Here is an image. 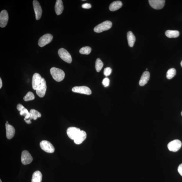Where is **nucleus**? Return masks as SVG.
Instances as JSON below:
<instances>
[{
    "label": "nucleus",
    "instance_id": "f257e3e1",
    "mask_svg": "<svg viewBox=\"0 0 182 182\" xmlns=\"http://www.w3.org/2000/svg\"><path fill=\"white\" fill-rule=\"evenodd\" d=\"M50 72L53 78L56 81L60 82L64 79L65 73L62 70L53 67L51 68Z\"/></svg>",
    "mask_w": 182,
    "mask_h": 182
},
{
    "label": "nucleus",
    "instance_id": "f03ea898",
    "mask_svg": "<svg viewBox=\"0 0 182 182\" xmlns=\"http://www.w3.org/2000/svg\"><path fill=\"white\" fill-rule=\"evenodd\" d=\"M112 25V22L109 21H106L97 25L94 27V32L96 33L102 32L110 29Z\"/></svg>",
    "mask_w": 182,
    "mask_h": 182
},
{
    "label": "nucleus",
    "instance_id": "7ed1b4c3",
    "mask_svg": "<svg viewBox=\"0 0 182 182\" xmlns=\"http://www.w3.org/2000/svg\"><path fill=\"white\" fill-rule=\"evenodd\" d=\"M58 54L60 58L65 62L68 63H72V57L66 49L63 48L60 49L58 51Z\"/></svg>",
    "mask_w": 182,
    "mask_h": 182
},
{
    "label": "nucleus",
    "instance_id": "20e7f679",
    "mask_svg": "<svg viewBox=\"0 0 182 182\" xmlns=\"http://www.w3.org/2000/svg\"><path fill=\"white\" fill-rule=\"evenodd\" d=\"M40 145L42 149L47 153H53L55 151L53 145L47 140L42 141L40 142Z\"/></svg>",
    "mask_w": 182,
    "mask_h": 182
},
{
    "label": "nucleus",
    "instance_id": "39448f33",
    "mask_svg": "<svg viewBox=\"0 0 182 182\" xmlns=\"http://www.w3.org/2000/svg\"><path fill=\"white\" fill-rule=\"evenodd\" d=\"M47 90L46 82L44 78H42L41 84L37 87L36 93L40 98H42L45 94Z\"/></svg>",
    "mask_w": 182,
    "mask_h": 182
},
{
    "label": "nucleus",
    "instance_id": "423d86ee",
    "mask_svg": "<svg viewBox=\"0 0 182 182\" xmlns=\"http://www.w3.org/2000/svg\"><path fill=\"white\" fill-rule=\"evenodd\" d=\"M182 146L181 141L179 140H174L170 142L168 145V150L173 152H176L180 149Z\"/></svg>",
    "mask_w": 182,
    "mask_h": 182
},
{
    "label": "nucleus",
    "instance_id": "0eeeda50",
    "mask_svg": "<svg viewBox=\"0 0 182 182\" xmlns=\"http://www.w3.org/2000/svg\"><path fill=\"white\" fill-rule=\"evenodd\" d=\"M53 39V35L50 34H46L40 38L38 41V45L40 47H43L50 43Z\"/></svg>",
    "mask_w": 182,
    "mask_h": 182
},
{
    "label": "nucleus",
    "instance_id": "6e6552de",
    "mask_svg": "<svg viewBox=\"0 0 182 182\" xmlns=\"http://www.w3.org/2000/svg\"><path fill=\"white\" fill-rule=\"evenodd\" d=\"M33 158L31 155L27 150H24L22 153L21 157V162L23 164L27 165L32 162Z\"/></svg>",
    "mask_w": 182,
    "mask_h": 182
},
{
    "label": "nucleus",
    "instance_id": "1a4fd4ad",
    "mask_svg": "<svg viewBox=\"0 0 182 182\" xmlns=\"http://www.w3.org/2000/svg\"><path fill=\"white\" fill-rule=\"evenodd\" d=\"M81 130L79 128L76 127H70L67 130V135L72 140H74L79 135Z\"/></svg>",
    "mask_w": 182,
    "mask_h": 182
},
{
    "label": "nucleus",
    "instance_id": "9d476101",
    "mask_svg": "<svg viewBox=\"0 0 182 182\" xmlns=\"http://www.w3.org/2000/svg\"><path fill=\"white\" fill-rule=\"evenodd\" d=\"M72 91L76 93L90 95L91 91L89 87L86 86H75L72 88Z\"/></svg>",
    "mask_w": 182,
    "mask_h": 182
},
{
    "label": "nucleus",
    "instance_id": "9b49d317",
    "mask_svg": "<svg viewBox=\"0 0 182 182\" xmlns=\"http://www.w3.org/2000/svg\"><path fill=\"white\" fill-rule=\"evenodd\" d=\"M33 4L35 14V18L37 20H39L41 18L42 15V10L41 6L39 2L36 0L33 1Z\"/></svg>",
    "mask_w": 182,
    "mask_h": 182
},
{
    "label": "nucleus",
    "instance_id": "f8f14e48",
    "mask_svg": "<svg viewBox=\"0 0 182 182\" xmlns=\"http://www.w3.org/2000/svg\"><path fill=\"white\" fill-rule=\"evenodd\" d=\"M150 5L154 9H160L163 8L165 1L164 0H149Z\"/></svg>",
    "mask_w": 182,
    "mask_h": 182
},
{
    "label": "nucleus",
    "instance_id": "ddd939ff",
    "mask_svg": "<svg viewBox=\"0 0 182 182\" xmlns=\"http://www.w3.org/2000/svg\"><path fill=\"white\" fill-rule=\"evenodd\" d=\"M9 20L8 14L6 11L2 10L0 13V27L4 28L8 23Z\"/></svg>",
    "mask_w": 182,
    "mask_h": 182
},
{
    "label": "nucleus",
    "instance_id": "4468645a",
    "mask_svg": "<svg viewBox=\"0 0 182 182\" xmlns=\"http://www.w3.org/2000/svg\"><path fill=\"white\" fill-rule=\"evenodd\" d=\"M42 78L38 73H35L33 75L32 82L33 89L36 90L37 87L41 84Z\"/></svg>",
    "mask_w": 182,
    "mask_h": 182
},
{
    "label": "nucleus",
    "instance_id": "2eb2a0df",
    "mask_svg": "<svg viewBox=\"0 0 182 182\" xmlns=\"http://www.w3.org/2000/svg\"><path fill=\"white\" fill-rule=\"evenodd\" d=\"M6 137L8 139L12 138L15 135V129L11 125L6 123Z\"/></svg>",
    "mask_w": 182,
    "mask_h": 182
},
{
    "label": "nucleus",
    "instance_id": "dca6fc26",
    "mask_svg": "<svg viewBox=\"0 0 182 182\" xmlns=\"http://www.w3.org/2000/svg\"><path fill=\"white\" fill-rule=\"evenodd\" d=\"M150 73L147 71L144 72L142 75L140 81L139 82V84L140 86H144L147 83V82L150 78Z\"/></svg>",
    "mask_w": 182,
    "mask_h": 182
},
{
    "label": "nucleus",
    "instance_id": "f3484780",
    "mask_svg": "<svg viewBox=\"0 0 182 182\" xmlns=\"http://www.w3.org/2000/svg\"><path fill=\"white\" fill-rule=\"evenodd\" d=\"M86 132L81 130L79 135L74 140V142L77 145H80L86 139Z\"/></svg>",
    "mask_w": 182,
    "mask_h": 182
},
{
    "label": "nucleus",
    "instance_id": "a211bd4d",
    "mask_svg": "<svg viewBox=\"0 0 182 182\" xmlns=\"http://www.w3.org/2000/svg\"><path fill=\"white\" fill-rule=\"evenodd\" d=\"M63 5L62 1H56L55 6V11L57 15H59L62 13L63 10Z\"/></svg>",
    "mask_w": 182,
    "mask_h": 182
},
{
    "label": "nucleus",
    "instance_id": "6ab92c4d",
    "mask_svg": "<svg viewBox=\"0 0 182 182\" xmlns=\"http://www.w3.org/2000/svg\"><path fill=\"white\" fill-rule=\"evenodd\" d=\"M127 37L129 46L131 47H133L136 41V37L133 32L131 31L128 32Z\"/></svg>",
    "mask_w": 182,
    "mask_h": 182
},
{
    "label": "nucleus",
    "instance_id": "aec40b11",
    "mask_svg": "<svg viewBox=\"0 0 182 182\" xmlns=\"http://www.w3.org/2000/svg\"><path fill=\"white\" fill-rule=\"evenodd\" d=\"M122 6V2L120 1H116L113 2L110 4L109 9L110 11H114L117 10L121 8Z\"/></svg>",
    "mask_w": 182,
    "mask_h": 182
},
{
    "label": "nucleus",
    "instance_id": "412c9836",
    "mask_svg": "<svg viewBox=\"0 0 182 182\" xmlns=\"http://www.w3.org/2000/svg\"><path fill=\"white\" fill-rule=\"evenodd\" d=\"M42 179V175L41 172L37 171L32 175V182H41Z\"/></svg>",
    "mask_w": 182,
    "mask_h": 182
},
{
    "label": "nucleus",
    "instance_id": "4be33fe9",
    "mask_svg": "<svg viewBox=\"0 0 182 182\" xmlns=\"http://www.w3.org/2000/svg\"><path fill=\"white\" fill-rule=\"evenodd\" d=\"M165 35L169 38H176L179 36V32L178 30H167Z\"/></svg>",
    "mask_w": 182,
    "mask_h": 182
},
{
    "label": "nucleus",
    "instance_id": "5701e85b",
    "mask_svg": "<svg viewBox=\"0 0 182 182\" xmlns=\"http://www.w3.org/2000/svg\"><path fill=\"white\" fill-rule=\"evenodd\" d=\"M29 112L31 116L32 117V119L34 120H36L38 118L41 117V113L35 109L31 110Z\"/></svg>",
    "mask_w": 182,
    "mask_h": 182
},
{
    "label": "nucleus",
    "instance_id": "b1692460",
    "mask_svg": "<svg viewBox=\"0 0 182 182\" xmlns=\"http://www.w3.org/2000/svg\"><path fill=\"white\" fill-rule=\"evenodd\" d=\"M176 74V70L174 68L169 69L167 73L166 77L168 79H171Z\"/></svg>",
    "mask_w": 182,
    "mask_h": 182
},
{
    "label": "nucleus",
    "instance_id": "393cba45",
    "mask_svg": "<svg viewBox=\"0 0 182 182\" xmlns=\"http://www.w3.org/2000/svg\"><path fill=\"white\" fill-rule=\"evenodd\" d=\"M103 66V63L100 58L97 59L95 65V68L96 71L99 72L100 71Z\"/></svg>",
    "mask_w": 182,
    "mask_h": 182
},
{
    "label": "nucleus",
    "instance_id": "a878e982",
    "mask_svg": "<svg viewBox=\"0 0 182 182\" xmlns=\"http://www.w3.org/2000/svg\"><path fill=\"white\" fill-rule=\"evenodd\" d=\"M91 51V49L90 47L86 46L83 47L79 50L80 53L82 54L88 55L90 53Z\"/></svg>",
    "mask_w": 182,
    "mask_h": 182
},
{
    "label": "nucleus",
    "instance_id": "bb28decb",
    "mask_svg": "<svg viewBox=\"0 0 182 182\" xmlns=\"http://www.w3.org/2000/svg\"><path fill=\"white\" fill-rule=\"evenodd\" d=\"M35 96L34 94L32 92H28L26 95L24 97L23 99L24 101H27L34 100Z\"/></svg>",
    "mask_w": 182,
    "mask_h": 182
},
{
    "label": "nucleus",
    "instance_id": "cd10ccee",
    "mask_svg": "<svg viewBox=\"0 0 182 182\" xmlns=\"http://www.w3.org/2000/svg\"><path fill=\"white\" fill-rule=\"evenodd\" d=\"M20 114L21 116H24L25 117V119H29L30 117V112H28V110L25 108L20 111Z\"/></svg>",
    "mask_w": 182,
    "mask_h": 182
},
{
    "label": "nucleus",
    "instance_id": "c85d7f7f",
    "mask_svg": "<svg viewBox=\"0 0 182 182\" xmlns=\"http://www.w3.org/2000/svg\"><path fill=\"white\" fill-rule=\"evenodd\" d=\"M112 69L110 67H107L105 68L104 70V74L106 77L109 76L112 72Z\"/></svg>",
    "mask_w": 182,
    "mask_h": 182
},
{
    "label": "nucleus",
    "instance_id": "c756f323",
    "mask_svg": "<svg viewBox=\"0 0 182 182\" xmlns=\"http://www.w3.org/2000/svg\"><path fill=\"white\" fill-rule=\"evenodd\" d=\"M110 80L108 78H105L103 80L102 84L105 87H107L109 86Z\"/></svg>",
    "mask_w": 182,
    "mask_h": 182
},
{
    "label": "nucleus",
    "instance_id": "7c9ffc66",
    "mask_svg": "<svg viewBox=\"0 0 182 182\" xmlns=\"http://www.w3.org/2000/svg\"><path fill=\"white\" fill-rule=\"evenodd\" d=\"M82 7L83 8L85 9H89L91 8V6L90 4L86 3L83 4L82 5Z\"/></svg>",
    "mask_w": 182,
    "mask_h": 182
},
{
    "label": "nucleus",
    "instance_id": "2f4dec72",
    "mask_svg": "<svg viewBox=\"0 0 182 182\" xmlns=\"http://www.w3.org/2000/svg\"><path fill=\"white\" fill-rule=\"evenodd\" d=\"M17 109L19 111H21L25 107L21 104H19L17 106Z\"/></svg>",
    "mask_w": 182,
    "mask_h": 182
},
{
    "label": "nucleus",
    "instance_id": "473e14b6",
    "mask_svg": "<svg viewBox=\"0 0 182 182\" xmlns=\"http://www.w3.org/2000/svg\"><path fill=\"white\" fill-rule=\"evenodd\" d=\"M178 171L179 174L182 176V163L179 165L178 168Z\"/></svg>",
    "mask_w": 182,
    "mask_h": 182
},
{
    "label": "nucleus",
    "instance_id": "72a5a7b5",
    "mask_svg": "<svg viewBox=\"0 0 182 182\" xmlns=\"http://www.w3.org/2000/svg\"><path fill=\"white\" fill-rule=\"evenodd\" d=\"M24 120L25 122L27 123L28 124H31L32 123V122L31 121V120L29 119H24Z\"/></svg>",
    "mask_w": 182,
    "mask_h": 182
},
{
    "label": "nucleus",
    "instance_id": "f704fd0d",
    "mask_svg": "<svg viewBox=\"0 0 182 182\" xmlns=\"http://www.w3.org/2000/svg\"><path fill=\"white\" fill-rule=\"evenodd\" d=\"M2 83L1 79V78H0V88L1 89V87H2Z\"/></svg>",
    "mask_w": 182,
    "mask_h": 182
},
{
    "label": "nucleus",
    "instance_id": "c9c22d12",
    "mask_svg": "<svg viewBox=\"0 0 182 182\" xmlns=\"http://www.w3.org/2000/svg\"><path fill=\"white\" fill-rule=\"evenodd\" d=\"M181 67H182V61H181Z\"/></svg>",
    "mask_w": 182,
    "mask_h": 182
},
{
    "label": "nucleus",
    "instance_id": "e433bc0d",
    "mask_svg": "<svg viewBox=\"0 0 182 182\" xmlns=\"http://www.w3.org/2000/svg\"><path fill=\"white\" fill-rule=\"evenodd\" d=\"M6 123H7V124H9V123H8V121H6Z\"/></svg>",
    "mask_w": 182,
    "mask_h": 182
},
{
    "label": "nucleus",
    "instance_id": "4c0bfd02",
    "mask_svg": "<svg viewBox=\"0 0 182 182\" xmlns=\"http://www.w3.org/2000/svg\"><path fill=\"white\" fill-rule=\"evenodd\" d=\"M0 182H2V181H1V180H0Z\"/></svg>",
    "mask_w": 182,
    "mask_h": 182
},
{
    "label": "nucleus",
    "instance_id": "58836bf2",
    "mask_svg": "<svg viewBox=\"0 0 182 182\" xmlns=\"http://www.w3.org/2000/svg\"><path fill=\"white\" fill-rule=\"evenodd\" d=\"M181 116H182V112H181Z\"/></svg>",
    "mask_w": 182,
    "mask_h": 182
}]
</instances>
